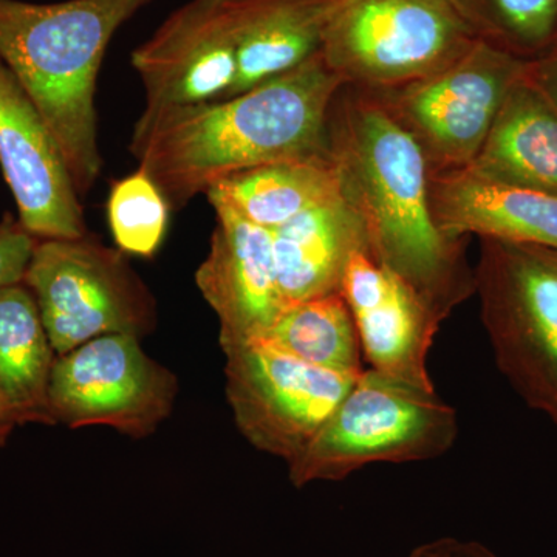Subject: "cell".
Instances as JSON below:
<instances>
[{
    "label": "cell",
    "instance_id": "cell-1",
    "mask_svg": "<svg viewBox=\"0 0 557 557\" xmlns=\"http://www.w3.org/2000/svg\"><path fill=\"white\" fill-rule=\"evenodd\" d=\"M343 86L318 53L226 100L143 110L129 150L178 211L234 172L330 159V109Z\"/></svg>",
    "mask_w": 557,
    "mask_h": 557
},
{
    "label": "cell",
    "instance_id": "cell-2",
    "mask_svg": "<svg viewBox=\"0 0 557 557\" xmlns=\"http://www.w3.org/2000/svg\"><path fill=\"white\" fill-rule=\"evenodd\" d=\"M341 197L357 212L369 255L416 289L443 322L474 296L467 239L438 230L420 146L372 95L344 84L329 115Z\"/></svg>",
    "mask_w": 557,
    "mask_h": 557
},
{
    "label": "cell",
    "instance_id": "cell-3",
    "mask_svg": "<svg viewBox=\"0 0 557 557\" xmlns=\"http://www.w3.org/2000/svg\"><path fill=\"white\" fill-rule=\"evenodd\" d=\"M153 0H0V60L57 138L79 197L102 171L95 97L115 33Z\"/></svg>",
    "mask_w": 557,
    "mask_h": 557
},
{
    "label": "cell",
    "instance_id": "cell-4",
    "mask_svg": "<svg viewBox=\"0 0 557 557\" xmlns=\"http://www.w3.org/2000/svg\"><path fill=\"white\" fill-rule=\"evenodd\" d=\"M457 437L456 409L435 388L362 370L288 475L296 487L341 482L369 465L435 460Z\"/></svg>",
    "mask_w": 557,
    "mask_h": 557
},
{
    "label": "cell",
    "instance_id": "cell-5",
    "mask_svg": "<svg viewBox=\"0 0 557 557\" xmlns=\"http://www.w3.org/2000/svg\"><path fill=\"white\" fill-rule=\"evenodd\" d=\"M474 295L502 375L557 424V248L482 237Z\"/></svg>",
    "mask_w": 557,
    "mask_h": 557
},
{
    "label": "cell",
    "instance_id": "cell-6",
    "mask_svg": "<svg viewBox=\"0 0 557 557\" xmlns=\"http://www.w3.org/2000/svg\"><path fill=\"white\" fill-rule=\"evenodd\" d=\"M479 39L453 0H339L319 54L346 86L381 90L426 78Z\"/></svg>",
    "mask_w": 557,
    "mask_h": 557
},
{
    "label": "cell",
    "instance_id": "cell-7",
    "mask_svg": "<svg viewBox=\"0 0 557 557\" xmlns=\"http://www.w3.org/2000/svg\"><path fill=\"white\" fill-rule=\"evenodd\" d=\"M24 284L57 357L104 335L141 338L156 325L152 295L124 252L89 234L38 239Z\"/></svg>",
    "mask_w": 557,
    "mask_h": 557
},
{
    "label": "cell",
    "instance_id": "cell-8",
    "mask_svg": "<svg viewBox=\"0 0 557 557\" xmlns=\"http://www.w3.org/2000/svg\"><path fill=\"white\" fill-rule=\"evenodd\" d=\"M528 62L479 39L463 57L426 78L366 91L416 139L429 174L465 170L509 91L525 78Z\"/></svg>",
    "mask_w": 557,
    "mask_h": 557
},
{
    "label": "cell",
    "instance_id": "cell-9",
    "mask_svg": "<svg viewBox=\"0 0 557 557\" xmlns=\"http://www.w3.org/2000/svg\"><path fill=\"white\" fill-rule=\"evenodd\" d=\"M223 354L234 423L249 445L287 463L317 437L359 376L318 368L267 339Z\"/></svg>",
    "mask_w": 557,
    "mask_h": 557
},
{
    "label": "cell",
    "instance_id": "cell-10",
    "mask_svg": "<svg viewBox=\"0 0 557 557\" xmlns=\"http://www.w3.org/2000/svg\"><path fill=\"white\" fill-rule=\"evenodd\" d=\"M178 384L132 335H104L57 357L49 401L54 423L108 426L145 438L171 416Z\"/></svg>",
    "mask_w": 557,
    "mask_h": 557
},
{
    "label": "cell",
    "instance_id": "cell-11",
    "mask_svg": "<svg viewBox=\"0 0 557 557\" xmlns=\"http://www.w3.org/2000/svg\"><path fill=\"white\" fill-rule=\"evenodd\" d=\"M145 109L226 100L239 72L226 0H188L132 51Z\"/></svg>",
    "mask_w": 557,
    "mask_h": 557
},
{
    "label": "cell",
    "instance_id": "cell-12",
    "mask_svg": "<svg viewBox=\"0 0 557 557\" xmlns=\"http://www.w3.org/2000/svg\"><path fill=\"white\" fill-rule=\"evenodd\" d=\"M0 168L20 222L36 239L87 236L79 194L35 102L0 60Z\"/></svg>",
    "mask_w": 557,
    "mask_h": 557
},
{
    "label": "cell",
    "instance_id": "cell-13",
    "mask_svg": "<svg viewBox=\"0 0 557 557\" xmlns=\"http://www.w3.org/2000/svg\"><path fill=\"white\" fill-rule=\"evenodd\" d=\"M215 212L207 258L196 285L219 319L222 351L262 339L284 313L271 231L242 218L223 203Z\"/></svg>",
    "mask_w": 557,
    "mask_h": 557
},
{
    "label": "cell",
    "instance_id": "cell-14",
    "mask_svg": "<svg viewBox=\"0 0 557 557\" xmlns=\"http://www.w3.org/2000/svg\"><path fill=\"white\" fill-rule=\"evenodd\" d=\"M343 296L354 314L370 369L421 388H435L428 357L443 319L368 251L355 252Z\"/></svg>",
    "mask_w": 557,
    "mask_h": 557
},
{
    "label": "cell",
    "instance_id": "cell-15",
    "mask_svg": "<svg viewBox=\"0 0 557 557\" xmlns=\"http://www.w3.org/2000/svg\"><path fill=\"white\" fill-rule=\"evenodd\" d=\"M438 230L450 239L490 237L557 248V196L480 178L468 170L429 174Z\"/></svg>",
    "mask_w": 557,
    "mask_h": 557
},
{
    "label": "cell",
    "instance_id": "cell-16",
    "mask_svg": "<svg viewBox=\"0 0 557 557\" xmlns=\"http://www.w3.org/2000/svg\"><path fill=\"white\" fill-rule=\"evenodd\" d=\"M271 239L287 307L343 293L355 252H369L364 226L341 196L271 231Z\"/></svg>",
    "mask_w": 557,
    "mask_h": 557
},
{
    "label": "cell",
    "instance_id": "cell-17",
    "mask_svg": "<svg viewBox=\"0 0 557 557\" xmlns=\"http://www.w3.org/2000/svg\"><path fill=\"white\" fill-rule=\"evenodd\" d=\"M339 0H226L237 40L236 86L230 98L298 67L321 49Z\"/></svg>",
    "mask_w": 557,
    "mask_h": 557
},
{
    "label": "cell",
    "instance_id": "cell-18",
    "mask_svg": "<svg viewBox=\"0 0 557 557\" xmlns=\"http://www.w3.org/2000/svg\"><path fill=\"white\" fill-rule=\"evenodd\" d=\"M480 178L557 196V110L525 78L502 106L475 159Z\"/></svg>",
    "mask_w": 557,
    "mask_h": 557
},
{
    "label": "cell",
    "instance_id": "cell-19",
    "mask_svg": "<svg viewBox=\"0 0 557 557\" xmlns=\"http://www.w3.org/2000/svg\"><path fill=\"white\" fill-rule=\"evenodd\" d=\"M54 355L30 288H0V397L17 424H54L49 401Z\"/></svg>",
    "mask_w": 557,
    "mask_h": 557
},
{
    "label": "cell",
    "instance_id": "cell-20",
    "mask_svg": "<svg viewBox=\"0 0 557 557\" xmlns=\"http://www.w3.org/2000/svg\"><path fill=\"white\" fill-rule=\"evenodd\" d=\"M209 203H223L255 225L273 231L307 209L341 196L330 159L262 164L226 175L207 190Z\"/></svg>",
    "mask_w": 557,
    "mask_h": 557
},
{
    "label": "cell",
    "instance_id": "cell-21",
    "mask_svg": "<svg viewBox=\"0 0 557 557\" xmlns=\"http://www.w3.org/2000/svg\"><path fill=\"white\" fill-rule=\"evenodd\" d=\"M262 339L318 368L347 373L364 370L357 325L343 293L287 307Z\"/></svg>",
    "mask_w": 557,
    "mask_h": 557
},
{
    "label": "cell",
    "instance_id": "cell-22",
    "mask_svg": "<svg viewBox=\"0 0 557 557\" xmlns=\"http://www.w3.org/2000/svg\"><path fill=\"white\" fill-rule=\"evenodd\" d=\"M480 39L531 61L557 46V0H453Z\"/></svg>",
    "mask_w": 557,
    "mask_h": 557
},
{
    "label": "cell",
    "instance_id": "cell-23",
    "mask_svg": "<svg viewBox=\"0 0 557 557\" xmlns=\"http://www.w3.org/2000/svg\"><path fill=\"white\" fill-rule=\"evenodd\" d=\"M170 211L159 186L139 168L113 182L108 218L116 247L141 258L156 255L166 234Z\"/></svg>",
    "mask_w": 557,
    "mask_h": 557
},
{
    "label": "cell",
    "instance_id": "cell-24",
    "mask_svg": "<svg viewBox=\"0 0 557 557\" xmlns=\"http://www.w3.org/2000/svg\"><path fill=\"white\" fill-rule=\"evenodd\" d=\"M38 239L10 212L0 220V288L24 284Z\"/></svg>",
    "mask_w": 557,
    "mask_h": 557
},
{
    "label": "cell",
    "instance_id": "cell-25",
    "mask_svg": "<svg viewBox=\"0 0 557 557\" xmlns=\"http://www.w3.org/2000/svg\"><path fill=\"white\" fill-rule=\"evenodd\" d=\"M527 78L557 110V46L528 62Z\"/></svg>",
    "mask_w": 557,
    "mask_h": 557
},
{
    "label": "cell",
    "instance_id": "cell-26",
    "mask_svg": "<svg viewBox=\"0 0 557 557\" xmlns=\"http://www.w3.org/2000/svg\"><path fill=\"white\" fill-rule=\"evenodd\" d=\"M16 424V420H14L9 406H7L5 401L0 397V446L5 445L7 440H9Z\"/></svg>",
    "mask_w": 557,
    "mask_h": 557
}]
</instances>
